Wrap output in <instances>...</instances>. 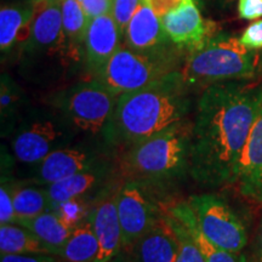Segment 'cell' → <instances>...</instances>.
I'll list each match as a JSON object with an SVG mask.
<instances>
[{"label":"cell","mask_w":262,"mask_h":262,"mask_svg":"<svg viewBox=\"0 0 262 262\" xmlns=\"http://www.w3.org/2000/svg\"><path fill=\"white\" fill-rule=\"evenodd\" d=\"M262 88L225 81L205 88L189 137V175L204 187L237 182L239 165L255 119Z\"/></svg>","instance_id":"6da1fadb"},{"label":"cell","mask_w":262,"mask_h":262,"mask_svg":"<svg viewBox=\"0 0 262 262\" xmlns=\"http://www.w3.org/2000/svg\"><path fill=\"white\" fill-rule=\"evenodd\" d=\"M191 110L189 88L176 71L158 83L118 96L103 140L112 149L124 150L185 120Z\"/></svg>","instance_id":"7a4b0ae2"},{"label":"cell","mask_w":262,"mask_h":262,"mask_svg":"<svg viewBox=\"0 0 262 262\" xmlns=\"http://www.w3.org/2000/svg\"><path fill=\"white\" fill-rule=\"evenodd\" d=\"M192 123L182 120L169 129L129 147L120 155L123 181H137L163 189L189 173Z\"/></svg>","instance_id":"3957f363"},{"label":"cell","mask_w":262,"mask_h":262,"mask_svg":"<svg viewBox=\"0 0 262 262\" xmlns=\"http://www.w3.org/2000/svg\"><path fill=\"white\" fill-rule=\"evenodd\" d=\"M233 35L214 34L188 51L181 67L182 79L191 88L250 79L257 73L260 57Z\"/></svg>","instance_id":"277c9868"},{"label":"cell","mask_w":262,"mask_h":262,"mask_svg":"<svg viewBox=\"0 0 262 262\" xmlns=\"http://www.w3.org/2000/svg\"><path fill=\"white\" fill-rule=\"evenodd\" d=\"M79 133L60 112L31 111L25 113L11 133L12 159L35 166L55 150L74 143Z\"/></svg>","instance_id":"5b68a950"},{"label":"cell","mask_w":262,"mask_h":262,"mask_svg":"<svg viewBox=\"0 0 262 262\" xmlns=\"http://www.w3.org/2000/svg\"><path fill=\"white\" fill-rule=\"evenodd\" d=\"M118 96L96 79L74 84L49 97L50 107L60 112L79 134L100 137L112 116Z\"/></svg>","instance_id":"8992f818"},{"label":"cell","mask_w":262,"mask_h":262,"mask_svg":"<svg viewBox=\"0 0 262 262\" xmlns=\"http://www.w3.org/2000/svg\"><path fill=\"white\" fill-rule=\"evenodd\" d=\"M180 52L153 55L120 47L106 67L93 79L102 83L116 96L141 90L179 70Z\"/></svg>","instance_id":"52a82bcc"},{"label":"cell","mask_w":262,"mask_h":262,"mask_svg":"<svg viewBox=\"0 0 262 262\" xmlns=\"http://www.w3.org/2000/svg\"><path fill=\"white\" fill-rule=\"evenodd\" d=\"M160 192L137 181H123L117 192V208L123 233V250L130 251L134 244L165 214L169 206H162Z\"/></svg>","instance_id":"ba28073f"},{"label":"cell","mask_w":262,"mask_h":262,"mask_svg":"<svg viewBox=\"0 0 262 262\" xmlns=\"http://www.w3.org/2000/svg\"><path fill=\"white\" fill-rule=\"evenodd\" d=\"M187 203L206 239L217 248L239 254L248 242L247 229L239 216L221 196L204 193L189 196Z\"/></svg>","instance_id":"9c48e42d"},{"label":"cell","mask_w":262,"mask_h":262,"mask_svg":"<svg viewBox=\"0 0 262 262\" xmlns=\"http://www.w3.org/2000/svg\"><path fill=\"white\" fill-rule=\"evenodd\" d=\"M111 150L113 149L102 139L74 142L50 153L33 166L31 181L47 187L68 176L110 163Z\"/></svg>","instance_id":"30bf717a"},{"label":"cell","mask_w":262,"mask_h":262,"mask_svg":"<svg viewBox=\"0 0 262 262\" xmlns=\"http://www.w3.org/2000/svg\"><path fill=\"white\" fill-rule=\"evenodd\" d=\"M22 51L29 57L54 55L70 57L62 25L61 0L37 4L32 18L31 34Z\"/></svg>","instance_id":"8fae6325"},{"label":"cell","mask_w":262,"mask_h":262,"mask_svg":"<svg viewBox=\"0 0 262 262\" xmlns=\"http://www.w3.org/2000/svg\"><path fill=\"white\" fill-rule=\"evenodd\" d=\"M119 187L108 186L96 196L89 215L98 241V255L95 262H110L123 249V233L117 208Z\"/></svg>","instance_id":"7c38bea8"},{"label":"cell","mask_w":262,"mask_h":262,"mask_svg":"<svg viewBox=\"0 0 262 262\" xmlns=\"http://www.w3.org/2000/svg\"><path fill=\"white\" fill-rule=\"evenodd\" d=\"M124 45L135 51L153 55H170L181 51L172 42L162 21L143 0L124 33Z\"/></svg>","instance_id":"4fadbf2b"},{"label":"cell","mask_w":262,"mask_h":262,"mask_svg":"<svg viewBox=\"0 0 262 262\" xmlns=\"http://www.w3.org/2000/svg\"><path fill=\"white\" fill-rule=\"evenodd\" d=\"M123 39L122 32L111 14L90 19L83 45L86 70L95 78L116 54Z\"/></svg>","instance_id":"5bb4252c"},{"label":"cell","mask_w":262,"mask_h":262,"mask_svg":"<svg viewBox=\"0 0 262 262\" xmlns=\"http://www.w3.org/2000/svg\"><path fill=\"white\" fill-rule=\"evenodd\" d=\"M160 21L173 44L187 52L214 35L211 24L204 22L193 0L164 15Z\"/></svg>","instance_id":"9a60e30c"},{"label":"cell","mask_w":262,"mask_h":262,"mask_svg":"<svg viewBox=\"0 0 262 262\" xmlns=\"http://www.w3.org/2000/svg\"><path fill=\"white\" fill-rule=\"evenodd\" d=\"M111 173L112 166L107 163L47 186L50 211H55L61 203L72 198L85 196L96 199V196L108 187Z\"/></svg>","instance_id":"2e32d148"},{"label":"cell","mask_w":262,"mask_h":262,"mask_svg":"<svg viewBox=\"0 0 262 262\" xmlns=\"http://www.w3.org/2000/svg\"><path fill=\"white\" fill-rule=\"evenodd\" d=\"M179 248L178 234L165 212L134 244L129 253L135 262H175Z\"/></svg>","instance_id":"e0dca14e"},{"label":"cell","mask_w":262,"mask_h":262,"mask_svg":"<svg viewBox=\"0 0 262 262\" xmlns=\"http://www.w3.org/2000/svg\"><path fill=\"white\" fill-rule=\"evenodd\" d=\"M237 183L242 194L262 203V108L244 147Z\"/></svg>","instance_id":"ac0fdd59"},{"label":"cell","mask_w":262,"mask_h":262,"mask_svg":"<svg viewBox=\"0 0 262 262\" xmlns=\"http://www.w3.org/2000/svg\"><path fill=\"white\" fill-rule=\"evenodd\" d=\"M32 0L22 4L4 5L0 10V50L9 55L18 44H26L31 34L32 18L35 11ZM24 48V47H22Z\"/></svg>","instance_id":"d6986e66"},{"label":"cell","mask_w":262,"mask_h":262,"mask_svg":"<svg viewBox=\"0 0 262 262\" xmlns=\"http://www.w3.org/2000/svg\"><path fill=\"white\" fill-rule=\"evenodd\" d=\"M11 195L14 201L16 222L35 217L50 211L48 189L32 181H11Z\"/></svg>","instance_id":"ffe728a7"},{"label":"cell","mask_w":262,"mask_h":262,"mask_svg":"<svg viewBox=\"0 0 262 262\" xmlns=\"http://www.w3.org/2000/svg\"><path fill=\"white\" fill-rule=\"evenodd\" d=\"M16 224L31 229L51 255H60L62 248L72 233V229L61 221L55 211H47L35 217L17 221Z\"/></svg>","instance_id":"44dd1931"},{"label":"cell","mask_w":262,"mask_h":262,"mask_svg":"<svg viewBox=\"0 0 262 262\" xmlns=\"http://www.w3.org/2000/svg\"><path fill=\"white\" fill-rule=\"evenodd\" d=\"M168 211L186 226V228L188 229L195 243L201 248L202 253L204 255L205 262H242L238 254L217 248L209 239L205 238V235L199 229L195 216L187 202L176 203V204L170 205Z\"/></svg>","instance_id":"7402d4cb"},{"label":"cell","mask_w":262,"mask_h":262,"mask_svg":"<svg viewBox=\"0 0 262 262\" xmlns=\"http://www.w3.org/2000/svg\"><path fill=\"white\" fill-rule=\"evenodd\" d=\"M98 241L90 217L72 229L70 238L58 256L66 262H95L98 255Z\"/></svg>","instance_id":"603a6c76"},{"label":"cell","mask_w":262,"mask_h":262,"mask_svg":"<svg viewBox=\"0 0 262 262\" xmlns=\"http://www.w3.org/2000/svg\"><path fill=\"white\" fill-rule=\"evenodd\" d=\"M62 25L67 41L70 57L80 56L85 34L90 19L81 8L79 0H61Z\"/></svg>","instance_id":"cb8c5ba5"},{"label":"cell","mask_w":262,"mask_h":262,"mask_svg":"<svg viewBox=\"0 0 262 262\" xmlns=\"http://www.w3.org/2000/svg\"><path fill=\"white\" fill-rule=\"evenodd\" d=\"M0 254H50L31 229L19 224L0 226Z\"/></svg>","instance_id":"d4e9b609"},{"label":"cell","mask_w":262,"mask_h":262,"mask_svg":"<svg viewBox=\"0 0 262 262\" xmlns=\"http://www.w3.org/2000/svg\"><path fill=\"white\" fill-rule=\"evenodd\" d=\"M25 96L18 85L8 74L2 75L0 83V118L2 136H10L22 117Z\"/></svg>","instance_id":"484cf974"},{"label":"cell","mask_w":262,"mask_h":262,"mask_svg":"<svg viewBox=\"0 0 262 262\" xmlns=\"http://www.w3.org/2000/svg\"><path fill=\"white\" fill-rule=\"evenodd\" d=\"M94 201L95 199L85 198V196L68 199L61 203L55 212L68 228L73 229L89 217Z\"/></svg>","instance_id":"4316f807"},{"label":"cell","mask_w":262,"mask_h":262,"mask_svg":"<svg viewBox=\"0 0 262 262\" xmlns=\"http://www.w3.org/2000/svg\"><path fill=\"white\" fill-rule=\"evenodd\" d=\"M166 215H168L170 224H171L176 234H178L180 243L179 254L175 262H205L204 255H203L201 248L195 243V241L188 232V229L186 228V226L178 220L175 216L170 214L168 210H166Z\"/></svg>","instance_id":"83f0119b"},{"label":"cell","mask_w":262,"mask_h":262,"mask_svg":"<svg viewBox=\"0 0 262 262\" xmlns=\"http://www.w3.org/2000/svg\"><path fill=\"white\" fill-rule=\"evenodd\" d=\"M142 2L143 0H113L112 2L111 15L113 16L118 28L122 32L123 38L127 25H129L131 18L134 17V15H135Z\"/></svg>","instance_id":"f1b7e54d"},{"label":"cell","mask_w":262,"mask_h":262,"mask_svg":"<svg viewBox=\"0 0 262 262\" xmlns=\"http://www.w3.org/2000/svg\"><path fill=\"white\" fill-rule=\"evenodd\" d=\"M11 178L9 173H2V187H0V224H15L16 214L14 201L11 195Z\"/></svg>","instance_id":"f546056e"},{"label":"cell","mask_w":262,"mask_h":262,"mask_svg":"<svg viewBox=\"0 0 262 262\" xmlns=\"http://www.w3.org/2000/svg\"><path fill=\"white\" fill-rule=\"evenodd\" d=\"M239 39L245 47L251 50L262 49V19H257L249 25Z\"/></svg>","instance_id":"4dcf8cb0"},{"label":"cell","mask_w":262,"mask_h":262,"mask_svg":"<svg viewBox=\"0 0 262 262\" xmlns=\"http://www.w3.org/2000/svg\"><path fill=\"white\" fill-rule=\"evenodd\" d=\"M112 2L113 0H79L81 8H83L89 19L111 14Z\"/></svg>","instance_id":"1f68e13d"},{"label":"cell","mask_w":262,"mask_h":262,"mask_svg":"<svg viewBox=\"0 0 262 262\" xmlns=\"http://www.w3.org/2000/svg\"><path fill=\"white\" fill-rule=\"evenodd\" d=\"M238 12L243 19H258L262 17V0H239Z\"/></svg>","instance_id":"d6a6232c"},{"label":"cell","mask_w":262,"mask_h":262,"mask_svg":"<svg viewBox=\"0 0 262 262\" xmlns=\"http://www.w3.org/2000/svg\"><path fill=\"white\" fill-rule=\"evenodd\" d=\"M0 262H57L51 254H4Z\"/></svg>","instance_id":"836d02e7"},{"label":"cell","mask_w":262,"mask_h":262,"mask_svg":"<svg viewBox=\"0 0 262 262\" xmlns=\"http://www.w3.org/2000/svg\"><path fill=\"white\" fill-rule=\"evenodd\" d=\"M145 2L150 6L153 12L159 18H162L164 15L180 8L185 3H187L188 0H145Z\"/></svg>","instance_id":"e575fe53"},{"label":"cell","mask_w":262,"mask_h":262,"mask_svg":"<svg viewBox=\"0 0 262 262\" xmlns=\"http://www.w3.org/2000/svg\"><path fill=\"white\" fill-rule=\"evenodd\" d=\"M110 262H135L134 260L133 255H131L129 251L122 250L117 256H114Z\"/></svg>","instance_id":"d590c367"},{"label":"cell","mask_w":262,"mask_h":262,"mask_svg":"<svg viewBox=\"0 0 262 262\" xmlns=\"http://www.w3.org/2000/svg\"><path fill=\"white\" fill-rule=\"evenodd\" d=\"M258 261L257 262H262V222L260 226V233H258Z\"/></svg>","instance_id":"8d00e7d4"},{"label":"cell","mask_w":262,"mask_h":262,"mask_svg":"<svg viewBox=\"0 0 262 262\" xmlns=\"http://www.w3.org/2000/svg\"><path fill=\"white\" fill-rule=\"evenodd\" d=\"M33 3H34L35 5L37 4H40V3H47V2H51V0H32Z\"/></svg>","instance_id":"74e56055"}]
</instances>
